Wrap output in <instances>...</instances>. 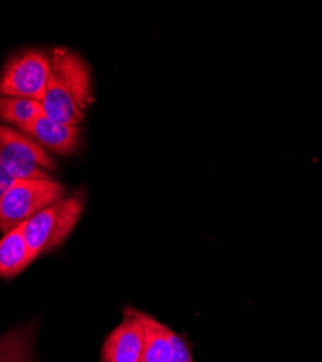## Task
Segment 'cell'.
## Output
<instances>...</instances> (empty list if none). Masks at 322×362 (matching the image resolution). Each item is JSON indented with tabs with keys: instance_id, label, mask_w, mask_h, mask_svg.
<instances>
[{
	"instance_id": "1",
	"label": "cell",
	"mask_w": 322,
	"mask_h": 362,
	"mask_svg": "<svg viewBox=\"0 0 322 362\" xmlns=\"http://www.w3.org/2000/svg\"><path fill=\"white\" fill-rule=\"evenodd\" d=\"M50 58L51 73L41 102L44 115L57 122L79 127L93 100L91 67L69 48H54Z\"/></svg>"
},
{
	"instance_id": "2",
	"label": "cell",
	"mask_w": 322,
	"mask_h": 362,
	"mask_svg": "<svg viewBox=\"0 0 322 362\" xmlns=\"http://www.w3.org/2000/svg\"><path fill=\"white\" fill-rule=\"evenodd\" d=\"M83 207L80 196L63 197L23 223V236L35 258L64 243L81 218Z\"/></svg>"
},
{
	"instance_id": "3",
	"label": "cell",
	"mask_w": 322,
	"mask_h": 362,
	"mask_svg": "<svg viewBox=\"0 0 322 362\" xmlns=\"http://www.w3.org/2000/svg\"><path fill=\"white\" fill-rule=\"evenodd\" d=\"M64 197V186L52 178L15 180L0 200V230L5 233Z\"/></svg>"
},
{
	"instance_id": "4",
	"label": "cell",
	"mask_w": 322,
	"mask_h": 362,
	"mask_svg": "<svg viewBox=\"0 0 322 362\" xmlns=\"http://www.w3.org/2000/svg\"><path fill=\"white\" fill-rule=\"evenodd\" d=\"M0 165L13 180L52 178L54 160L26 134L0 124Z\"/></svg>"
},
{
	"instance_id": "5",
	"label": "cell",
	"mask_w": 322,
	"mask_h": 362,
	"mask_svg": "<svg viewBox=\"0 0 322 362\" xmlns=\"http://www.w3.org/2000/svg\"><path fill=\"white\" fill-rule=\"evenodd\" d=\"M51 73L50 54L29 49L8 63L0 77V96L42 102Z\"/></svg>"
},
{
	"instance_id": "6",
	"label": "cell",
	"mask_w": 322,
	"mask_h": 362,
	"mask_svg": "<svg viewBox=\"0 0 322 362\" xmlns=\"http://www.w3.org/2000/svg\"><path fill=\"white\" fill-rule=\"evenodd\" d=\"M144 337V325L137 309L127 308L122 322L105 339L100 362H141Z\"/></svg>"
},
{
	"instance_id": "7",
	"label": "cell",
	"mask_w": 322,
	"mask_h": 362,
	"mask_svg": "<svg viewBox=\"0 0 322 362\" xmlns=\"http://www.w3.org/2000/svg\"><path fill=\"white\" fill-rule=\"evenodd\" d=\"M25 134L44 149L52 151L55 154L69 156L79 146L80 129L79 127L57 122L42 115Z\"/></svg>"
},
{
	"instance_id": "8",
	"label": "cell",
	"mask_w": 322,
	"mask_h": 362,
	"mask_svg": "<svg viewBox=\"0 0 322 362\" xmlns=\"http://www.w3.org/2000/svg\"><path fill=\"white\" fill-rule=\"evenodd\" d=\"M144 325V351L141 362H170L174 351L176 332L154 316L137 310Z\"/></svg>"
},
{
	"instance_id": "9",
	"label": "cell",
	"mask_w": 322,
	"mask_h": 362,
	"mask_svg": "<svg viewBox=\"0 0 322 362\" xmlns=\"http://www.w3.org/2000/svg\"><path fill=\"white\" fill-rule=\"evenodd\" d=\"M35 259L23 236V225L8 230L0 239V277L2 279H12L21 274Z\"/></svg>"
},
{
	"instance_id": "10",
	"label": "cell",
	"mask_w": 322,
	"mask_h": 362,
	"mask_svg": "<svg viewBox=\"0 0 322 362\" xmlns=\"http://www.w3.org/2000/svg\"><path fill=\"white\" fill-rule=\"evenodd\" d=\"M44 115L42 103L33 99L0 96V119L15 127L21 132H26L35 120Z\"/></svg>"
},
{
	"instance_id": "11",
	"label": "cell",
	"mask_w": 322,
	"mask_h": 362,
	"mask_svg": "<svg viewBox=\"0 0 322 362\" xmlns=\"http://www.w3.org/2000/svg\"><path fill=\"white\" fill-rule=\"evenodd\" d=\"M0 361L35 362L34 329L31 326H21L12 329L0 338Z\"/></svg>"
},
{
	"instance_id": "12",
	"label": "cell",
	"mask_w": 322,
	"mask_h": 362,
	"mask_svg": "<svg viewBox=\"0 0 322 362\" xmlns=\"http://www.w3.org/2000/svg\"><path fill=\"white\" fill-rule=\"evenodd\" d=\"M170 362H195L189 344L178 334L174 335V351Z\"/></svg>"
},
{
	"instance_id": "13",
	"label": "cell",
	"mask_w": 322,
	"mask_h": 362,
	"mask_svg": "<svg viewBox=\"0 0 322 362\" xmlns=\"http://www.w3.org/2000/svg\"><path fill=\"white\" fill-rule=\"evenodd\" d=\"M13 178L5 171V168L0 165V200L5 196V193L8 192V189L12 186L13 183Z\"/></svg>"
},
{
	"instance_id": "14",
	"label": "cell",
	"mask_w": 322,
	"mask_h": 362,
	"mask_svg": "<svg viewBox=\"0 0 322 362\" xmlns=\"http://www.w3.org/2000/svg\"><path fill=\"white\" fill-rule=\"evenodd\" d=\"M0 362H2V361H0Z\"/></svg>"
}]
</instances>
